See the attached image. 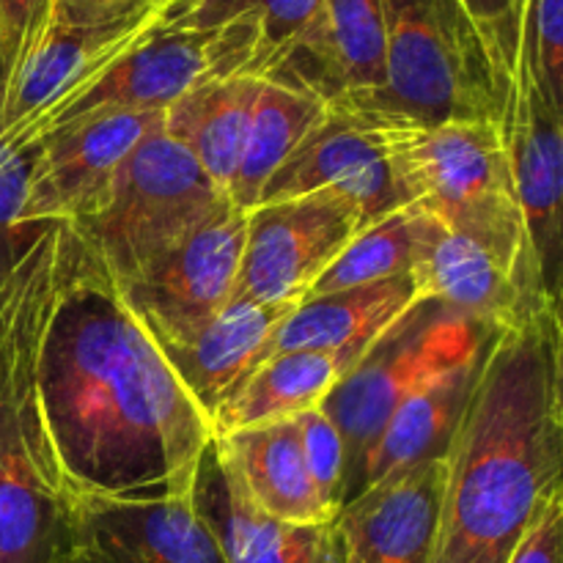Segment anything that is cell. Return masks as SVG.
<instances>
[{"instance_id":"1","label":"cell","mask_w":563,"mask_h":563,"mask_svg":"<svg viewBox=\"0 0 563 563\" xmlns=\"http://www.w3.org/2000/svg\"><path fill=\"white\" fill-rule=\"evenodd\" d=\"M38 390L75 504L190 493L212 423L69 225Z\"/></svg>"},{"instance_id":"2","label":"cell","mask_w":563,"mask_h":563,"mask_svg":"<svg viewBox=\"0 0 563 563\" xmlns=\"http://www.w3.org/2000/svg\"><path fill=\"white\" fill-rule=\"evenodd\" d=\"M432 563H509L563 489V322L544 302L484 352L445 449Z\"/></svg>"},{"instance_id":"3","label":"cell","mask_w":563,"mask_h":563,"mask_svg":"<svg viewBox=\"0 0 563 563\" xmlns=\"http://www.w3.org/2000/svg\"><path fill=\"white\" fill-rule=\"evenodd\" d=\"M64 236L47 225L0 280V563H60L82 542L38 390Z\"/></svg>"},{"instance_id":"4","label":"cell","mask_w":563,"mask_h":563,"mask_svg":"<svg viewBox=\"0 0 563 563\" xmlns=\"http://www.w3.org/2000/svg\"><path fill=\"white\" fill-rule=\"evenodd\" d=\"M388 163L401 207L416 203L443 225L476 240L528 289L548 297L528 245L500 121L418 124L390 113Z\"/></svg>"},{"instance_id":"5","label":"cell","mask_w":563,"mask_h":563,"mask_svg":"<svg viewBox=\"0 0 563 563\" xmlns=\"http://www.w3.org/2000/svg\"><path fill=\"white\" fill-rule=\"evenodd\" d=\"M385 86L374 108L418 124L487 119L504 124L511 80L462 0H379Z\"/></svg>"},{"instance_id":"6","label":"cell","mask_w":563,"mask_h":563,"mask_svg":"<svg viewBox=\"0 0 563 563\" xmlns=\"http://www.w3.org/2000/svg\"><path fill=\"white\" fill-rule=\"evenodd\" d=\"M495 333V328L421 297L366 346L322 405L346 445L344 506L361 495L366 456L396 407L432 374L471 357Z\"/></svg>"},{"instance_id":"7","label":"cell","mask_w":563,"mask_h":563,"mask_svg":"<svg viewBox=\"0 0 563 563\" xmlns=\"http://www.w3.org/2000/svg\"><path fill=\"white\" fill-rule=\"evenodd\" d=\"M231 207V198L165 132L148 135L99 212L69 225L115 286Z\"/></svg>"},{"instance_id":"8","label":"cell","mask_w":563,"mask_h":563,"mask_svg":"<svg viewBox=\"0 0 563 563\" xmlns=\"http://www.w3.org/2000/svg\"><path fill=\"white\" fill-rule=\"evenodd\" d=\"M253 75L264 77L262 55L251 31L245 27H163L157 22L146 38L121 55L113 66L88 82L77 97L44 115L14 146L27 148L47 132L66 124L97 119L108 113H152L165 110L192 88L220 77Z\"/></svg>"},{"instance_id":"9","label":"cell","mask_w":563,"mask_h":563,"mask_svg":"<svg viewBox=\"0 0 563 563\" xmlns=\"http://www.w3.org/2000/svg\"><path fill=\"white\" fill-rule=\"evenodd\" d=\"M366 225V214L335 190L258 201L245 212L234 297L297 306Z\"/></svg>"},{"instance_id":"10","label":"cell","mask_w":563,"mask_h":563,"mask_svg":"<svg viewBox=\"0 0 563 563\" xmlns=\"http://www.w3.org/2000/svg\"><path fill=\"white\" fill-rule=\"evenodd\" d=\"M245 247V212L234 203L115 286L152 341L198 328L234 300Z\"/></svg>"},{"instance_id":"11","label":"cell","mask_w":563,"mask_h":563,"mask_svg":"<svg viewBox=\"0 0 563 563\" xmlns=\"http://www.w3.org/2000/svg\"><path fill=\"white\" fill-rule=\"evenodd\" d=\"M154 132L163 113H108L66 124L33 143L22 218L33 229L75 225L104 207L130 154Z\"/></svg>"},{"instance_id":"12","label":"cell","mask_w":563,"mask_h":563,"mask_svg":"<svg viewBox=\"0 0 563 563\" xmlns=\"http://www.w3.org/2000/svg\"><path fill=\"white\" fill-rule=\"evenodd\" d=\"M388 157V110L374 104H328L319 124L267 181L262 201L335 190L374 223L401 207Z\"/></svg>"},{"instance_id":"13","label":"cell","mask_w":563,"mask_h":563,"mask_svg":"<svg viewBox=\"0 0 563 563\" xmlns=\"http://www.w3.org/2000/svg\"><path fill=\"white\" fill-rule=\"evenodd\" d=\"M511 181L526 220L528 245L548 300L563 284V110L550 102L526 66H515L504 119Z\"/></svg>"},{"instance_id":"14","label":"cell","mask_w":563,"mask_h":563,"mask_svg":"<svg viewBox=\"0 0 563 563\" xmlns=\"http://www.w3.org/2000/svg\"><path fill=\"white\" fill-rule=\"evenodd\" d=\"M165 0L102 25H49L0 102V135L16 141L97 80L157 27Z\"/></svg>"},{"instance_id":"15","label":"cell","mask_w":563,"mask_h":563,"mask_svg":"<svg viewBox=\"0 0 563 563\" xmlns=\"http://www.w3.org/2000/svg\"><path fill=\"white\" fill-rule=\"evenodd\" d=\"M269 77L300 86L324 104H368L385 86L379 0H319L311 22Z\"/></svg>"},{"instance_id":"16","label":"cell","mask_w":563,"mask_h":563,"mask_svg":"<svg viewBox=\"0 0 563 563\" xmlns=\"http://www.w3.org/2000/svg\"><path fill=\"white\" fill-rule=\"evenodd\" d=\"M190 495L229 563H344L335 520L295 526L264 515L242 493L214 438L198 462Z\"/></svg>"},{"instance_id":"17","label":"cell","mask_w":563,"mask_h":563,"mask_svg":"<svg viewBox=\"0 0 563 563\" xmlns=\"http://www.w3.org/2000/svg\"><path fill=\"white\" fill-rule=\"evenodd\" d=\"M445 460L379 482L335 517L344 563H432Z\"/></svg>"},{"instance_id":"18","label":"cell","mask_w":563,"mask_h":563,"mask_svg":"<svg viewBox=\"0 0 563 563\" xmlns=\"http://www.w3.org/2000/svg\"><path fill=\"white\" fill-rule=\"evenodd\" d=\"M291 308L295 306H264L234 297L223 311L198 328L154 344L212 423L225 401L262 366L269 339Z\"/></svg>"},{"instance_id":"19","label":"cell","mask_w":563,"mask_h":563,"mask_svg":"<svg viewBox=\"0 0 563 563\" xmlns=\"http://www.w3.org/2000/svg\"><path fill=\"white\" fill-rule=\"evenodd\" d=\"M192 489V487H190ZM80 537L113 563H229L190 493L77 504Z\"/></svg>"},{"instance_id":"20","label":"cell","mask_w":563,"mask_h":563,"mask_svg":"<svg viewBox=\"0 0 563 563\" xmlns=\"http://www.w3.org/2000/svg\"><path fill=\"white\" fill-rule=\"evenodd\" d=\"M412 278L421 297H432L495 330L511 328L539 306L550 302L548 297L528 289L493 251L449 229L432 214H429L421 253L412 267Z\"/></svg>"},{"instance_id":"21","label":"cell","mask_w":563,"mask_h":563,"mask_svg":"<svg viewBox=\"0 0 563 563\" xmlns=\"http://www.w3.org/2000/svg\"><path fill=\"white\" fill-rule=\"evenodd\" d=\"M489 341H484L465 361L432 374L396 407L394 416L379 432L377 443L368 451L361 493H366L374 484L399 476V473L412 471L423 462L445 456L451 434H454L462 410L471 399L473 385H476Z\"/></svg>"},{"instance_id":"22","label":"cell","mask_w":563,"mask_h":563,"mask_svg":"<svg viewBox=\"0 0 563 563\" xmlns=\"http://www.w3.org/2000/svg\"><path fill=\"white\" fill-rule=\"evenodd\" d=\"M214 440L242 493L264 515L295 526L335 520L308 476L291 418L214 434Z\"/></svg>"},{"instance_id":"23","label":"cell","mask_w":563,"mask_h":563,"mask_svg":"<svg viewBox=\"0 0 563 563\" xmlns=\"http://www.w3.org/2000/svg\"><path fill=\"white\" fill-rule=\"evenodd\" d=\"M416 300H421V291L412 273L379 284L306 297L278 324L264 361L278 352L297 350H366Z\"/></svg>"},{"instance_id":"24","label":"cell","mask_w":563,"mask_h":563,"mask_svg":"<svg viewBox=\"0 0 563 563\" xmlns=\"http://www.w3.org/2000/svg\"><path fill=\"white\" fill-rule=\"evenodd\" d=\"M363 352L366 350H297L267 357L214 416V434L286 421L313 407H322L330 390L355 366Z\"/></svg>"},{"instance_id":"25","label":"cell","mask_w":563,"mask_h":563,"mask_svg":"<svg viewBox=\"0 0 563 563\" xmlns=\"http://www.w3.org/2000/svg\"><path fill=\"white\" fill-rule=\"evenodd\" d=\"M258 86L262 77L253 75L220 77L187 91L163 113L165 135L179 143L225 196L240 165Z\"/></svg>"},{"instance_id":"26","label":"cell","mask_w":563,"mask_h":563,"mask_svg":"<svg viewBox=\"0 0 563 563\" xmlns=\"http://www.w3.org/2000/svg\"><path fill=\"white\" fill-rule=\"evenodd\" d=\"M324 110L328 104L306 88L278 77H262L247 119L240 165L229 187V198L236 209L247 212L262 201L267 181L319 124Z\"/></svg>"},{"instance_id":"27","label":"cell","mask_w":563,"mask_h":563,"mask_svg":"<svg viewBox=\"0 0 563 563\" xmlns=\"http://www.w3.org/2000/svg\"><path fill=\"white\" fill-rule=\"evenodd\" d=\"M319 0H165L159 11L163 27H245L262 55L264 77L273 75L311 22Z\"/></svg>"},{"instance_id":"28","label":"cell","mask_w":563,"mask_h":563,"mask_svg":"<svg viewBox=\"0 0 563 563\" xmlns=\"http://www.w3.org/2000/svg\"><path fill=\"white\" fill-rule=\"evenodd\" d=\"M429 214L416 203L396 207L368 223L350 245L341 251L333 267L317 280L308 297L328 295V291L352 289V286L379 284V280L399 278L412 273L427 234Z\"/></svg>"},{"instance_id":"29","label":"cell","mask_w":563,"mask_h":563,"mask_svg":"<svg viewBox=\"0 0 563 563\" xmlns=\"http://www.w3.org/2000/svg\"><path fill=\"white\" fill-rule=\"evenodd\" d=\"M517 64L563 110V0H522Z\"/></svg>"},{"instance_id":"30","label":"cell","mask_w":563,"mask_h":563,"mask_svg":"<svg viewBox=\"0 0 563 563\" xmlns=\"http://www.w3.org/2000/svg\"><path fill=\"white\" fill-rule=\"evenodd\" d=\"M31 163L33 146L20 148L0 135V280L44 231L33 229L22 218Z\"/></svg>"},{"instance_id":"31","label":"cell","mask_w":563,"mask_h":563,"mask_svg":"<svg viewBox=\"0 0 563 563\" xmlns=\"http://www.w3.org/2000/svg\"><path fill=\"white\" fill-rule=\"evenodd\" d=\"M291 421H295L297 440H300V451L302 460H306L308 476H311L322 504L339 517L341 506H344V438H341L339 427H335L333 418H330L322 407L300 412V416H295Z\"/></svg>"},{"instance_id":"32","label":"cell","mask_w":563,"mask_h":563,"mask_svg":"<svg viewBox=\"0 0 563 563\" xmlns=\"http://www.w3.org/2000/svg\"><path fill=\"white\" fill-rule=\"evenodd\" d=\"M53 0H0V102L49 27Z\"/></svg>"},{"instance_id":"33","label":"cell","mask_w":563,"mask_h":563,"mask_svg":"<svg viewBox=\"0 0 563 563\" xmlns=\"http://www.w3.org/2000/svg\"><path fill=\"white\" fill-rule=\"evenodd\" d=\"M506 77H515L520 49L522 0H462Z\"/></svg>"},{"instance_id":"34","label":"cell","mask_w":563,"mask_h":563,"mask_svg":"<svg viewBox=\"0 0 563 563\" xmlns=\"http://www.w3.org/2000/svg\"><path fill=\"white\" fill-rule=\"evenodd\" d=\"M509 563H563V489L544 500Z\"/></svg>"},{"instance_id":"35","label":"cell","mask_w":563,"mask_h":563,"mask_svg":"<svg viewBox=\"0 0 563 563\" xmlns=\"http://www.w3.org/2000/svg\"><path fill=\"white\" fill-rule=\"evenodd\" d=\"M152 0H53L49 25H102L121 20Z\"/></svg>"},{"instance_id":"36","label":"cell","mask_w":563,"mask_h":563,"mask_svg":"<svg viewBox=\"0 0 563 563\" xmlns=\"http://www.w3.org/2000/svg\"><path fill=\"white\" fill-rule=\"evenodd\" d=\"M60 563H113V561L104 559V555L99 553L97 548H91L88 542H80Z\"/></svg>"}]
</instances>
